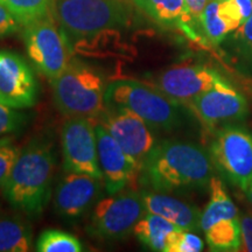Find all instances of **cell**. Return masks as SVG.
Wrapping results in <instances>:
<instances>
[{"instance_id": "6da1fadb", "label": "cell", "mask_w": 252, "mask_h": 252, "mask_svg": "<svg viewBox=\"0 0 252 252\" xmlns=\"http://www.w3.org/2000/svg\"><path fill=\"white\" fill-rule=\"evenodd\" d=\"M215 167L209 152L191 141H158L140 167L139 184L161 193L209 188Z\"/></svg>"}, {"instance_id": "7a4b0ae2", "label": "cell", "mask_w": 252, "mask_h": 252, "mask_svg": "<svg viewBox=\"0 0 252 252\" xmlns=\"http://www.w3.org/2000/svg\"><path fill=\"white\" fill-rule=\"evenodd\" d=\"M56 156L50 141L32 139L20 151L2 186V196L9 206L30 217L43 213L52 196Z\"/></svg>"}, {"instance_id": "3957f363", "label": "cell", "mask_w": 252, "mask_h": 252, "mask_svg": "<svg viewBox=\"0 0 252 252\" xmlns=\"http://www.w3.org/2000/svg\"><path fill=\"white\" fill-rule=\"evenodd\" d=\"M105 108L130 110L156 132L176 131L186 123L184 104L169 98L151 83L138 80L123 78L109 83Z\"/></svg>"}, {"instance_id": "277c9868", "label": "cell", "mask_w": 252, "mask_h": 252, "mask_svg": "<svg viewBox=\"0 0 252 252\" xmlns=\"http://www.w3.org/2000/svg\"><path fill=\"white\" fill-rule=\"evenodd\" d=\"M50 86L56 108L68 118L96 122L105 110V77L87 63L71 60L62 74L50 81Z\"/></svg>"}, {"instance_id": "5b68a950", "label": "cell", "mask_w": 252, "mask_h": 252, "mask_svg": "<svg viewBox=\"0 0 252 252\" xmlns=\"http://www.w3.org/2000/svg\"><path fill=\"white\" fill-rule=\"evenodd\" d=\"M53 14L68 39H81L126 27L131 9L123 0H55Z\"/></svg>"}, {"instance_id": "8992f818", "label": "cell", "mask_w": 252, "mask_h": 252, "mask_svg": "<svg viewBox=\"0 0 252 252\" xmlns=\"http://www.w3.org/2000/svg\"><path fill=\"white\" fill-rule=\"evenodd\" d=\"M208 152L215 171L229 184L244 190L252 181V130L226 124L214 131Z\"/></svg>"}, {"instance_id": "52a82bcc", "label": "cell", "mask_w": 252, "mask_h": 252, "mask_svg": "<svg viewBox=\"0 0 252 252\" xmlns=\"http://www.w3.org/2000/svg\"><path fill=\"white\" fill-rule=\"evenodd\" d=\"M201 230L212 251H239L241 216L220 176L214 175L209 184V201L201 216Z\"/></svg>"}, {"instance_id": "ba28073f", "label": "cell", "mask_w": 252, "mask_h": 252, "mask_svg": "<svg viewBox=\"0 0 252 252\" xmlns=\"http://www.w3.org/2000/svg\"><path fill=\"white\" fill-rule=\"evenodd\" d=\"M146 213L141 191L125 188L97 201L87 231L98 239L118 241L133 232Z\"/></svg>"}, {"instance_id": "9c48e42d", "label": "cell", "mask_w": 252, "mask_h": 252, "mask_svg": "<svg viewBox=\"0 0 252 252\" xmlns=\"http://www.w3.org/2000/svg\"><path fill=\"white\" fill-rule=\"evenodd\" d=\"M24 41L32 63L49 81L61 75L71 61L70 42L52 13L25 25Z\"/></svg>"}, {"instance_id": "30bf717a", "label": "cell", "mask_w": 252, "mask_h": 252, "mask_svg": "<svg viewBox=\"0 0 252 252\" xmlns=\"http://www.w3.org/2000/svg\"><path fill=\"white\" fill-rule=\"evenodd\" d=\"M187 108L204 126L212 130L243 122L250 115L248 99L230 81L217 84L201 94L188 104Z\"/></svg>"}, {"instance_id": "8fae6325", "label": "cell", "mask_w": 252, "mask_h": 252, "mask_svg": "<svg viewBox=\"0 0 252 252\" xmlns=\"http://www.w3.org/2000/svg\"><path fill=\"white\" fill-rule=\"evenodd\" d=\"M61 141L65 172L103 179L94 121L88 118H68L62 127Z\"/></svg>"}, {"instance_id": "7c38bea8", "label": "cell", "mask_w": 252, "mask_h": 252, "mask_svg": "<svg viewBox=\"0 0 252 252\" xmlns=\"http://www.w3.org/2000/svg\"><path fill=\"white\" fill-rule=\"evenodd\" d=\"M229 82L217 69L207 64H179L166 69L154 78L152 86L169 98L188 104L220 83Z\"/></svg>"}, {"instance_id": "4fadbf2b", "label": "cell", "mask_w": 252, "mask_h": 252, "mask_svg": "<svg viewBox=\"0 0 252 252\" xmlns=\"http://www.w3.org/2000/svg\"><path fill=\"white\" fill-rule=\"evenodd\" d=\"M98 123L140 167L159 141L154 133L156 131L130 110L105 108Z\"/></svg>"}, {"instance_id": "5bb4252c", "label": "cell", "mask_w": 252, "mask_h": 252, "mask_svg": "<svg viewBox=\"0 0 252 252\" xmlns=\"http://www.w3.org/2000/svg\"><path fill=\"white\" fill-rule=\"evenodd\" d=\"M33 69L18 53L0 49V104L14 110L28 109L37 100Z\"/></svg>"}, {"instance_id": "9a60e30c", "label": "cell", "mask_w": 252, "mask_h": 252, "mask_svg": "<svg viewBox=\"0 0 252 252\" xmlns=\"http://www.w3.org/2000/svg\"><path fill=\"white\" fill-rule=\"evenodd\" d=\"M94 131L104 188L109 194L118 193L139 179L140 166L119 146L100 123L94 122Z\"/></svg>"}, {"instance_id": "2e32d148", "label": "cell", "mask_w": 252, "mask_h": 252, "mask_svg": "<svg viewBox=\"0 0 252 252\" xmlns=\"http://www.w3.org/2000/svg\"><path fill=\"white\" fill-rule=\"evenodd\" d=\"M103 186V179L67 172L55 189L54 207L56 213L69 220L80 219L99 200Z\"/></svg>"}, {"instance_id": "e0dca14e", "label": "cell", "mask_w": 252, "mask_h": 252, "mask_svg": "<svg viewBox=\"0 0 252 252\" xmlns=\"http://www.w3.org/2000/svg\"><path fill=\"white\" fill-rule=\"evenodd\" d=\"M141 196L147 213L157 214L186 231L197 232L201 230L202 212L196 206L179 200L168 193L141 190Z\"/></svg>"}, {"instance_id": "ac0fdd59", "label": "cell", "mask_w": 252, "mask_h": 252, "mask_svg": "<svg viewBox=\"0 0 252 252\" xmlns=\"http://www.w3.org/2000/svg\"><path fill=\"white\" fill-rule=\"evenodd\" d=\"M141 11L165 27L179 28L190 40L204 41L200 24L195 21L185 0H133ZM206 42V41H204Z\"/></svg>"}, {"instance_id": "d6986e66", "label": "cell", "mask_w": 252, "mask_h": 252, "mask_svg": "<svg viewBox=\"0 0 252 252\" xmlns=\"http://www.w3.org/2000/svg\"><path fill=\"white\" fill-rule=\"evenodd\" d=\"M180 228L157 214L146 213L138 220L133 234L144 247L152 251L168 252Z\"/></svg>"}, {"instance_id": "ffe728a7", "label": "cell", "mask_w": 252, "mask_h": 252, "mask_svg": "<svg viewBox=\"0 0 252 252\" xmlns=\"http://www.w3.org/2000/svg\"><path fill=\"white\" fill-rule=\"evenodd\" d=\"M33 249L30 223L13 214H0V252H28Z\"/></svg>"}, {"instance_id": "44dd1931", "label": "cell", "mask_w": 252, "mask_h": 252, "mask_svg": "<svg viewBox=\"0 0 252 252\" xmlns=\"http://www.w3.org/2000/svg\"><path fill=\"white\" fill-rule=\"evenodd\" d=\"M200 28L203 39L212 46H219L226 39L231 28L219 11V0H210L200 17Z\"/></svg>"}, {"instance_id": "7402d4cb", "label": "cell", "mask_w": 252, "mask_h": 252, "mask_svg": "<svg viewBox=\"0 0 252 252\" xmlns=\"http://www.w3.org/2000/svg\"><path fill=\"white\" fill-rule=\"evenodd\" d=\"M55 0H0L23 26L53 13Z\"/></svg>"}, {"instance_id": "603a6c76", "label": "cell", "mask_w": 252, "mask_h": 252, "mask_svg": "<svg viewBox=\"0 0 252 252\" xmlns=\"http://www.w3.org/2000/svg\"><path fill=\"white\" fill-rule=\"evenodd\" d=\"M36 251L39 252H80L83 245L76 236L60 230L48 229L41 232L36 241Z\"/></svg>"}, {"instance_id": "cb8c5ba5", "label": "cell", "mask_w": 252, "mask_h": 252, "mask_svg": "<svg viewBox=\"0 0 252 252\" xmlns=\"http://www.w3.org/2000/svg\"><path fill=\"white\" fill-rule=\"evenodd\" d=\"M230 45L242 69L252 74V14L234 32Z\"/></svg>"}, {"instance_id": "d4e9b609", "label": "cell", "mask_w": 252, "mask_h": 252, "mask_svg": "<svg viewBox=\"0 0 252 252\" xmlns=\"http://www.w3.org/2000/svg\"><path fill=\"white\" fill-rule=\"evenodd\" d=\"M20 151L12 138H0V189L7 180Z\"/></svg>"}, {"instance_id": "484cf974", "label": "cell", "mask_w": 252, "mask_h": 252, "mask_svg": "<svg viewBox=\"0 0 252 252\" xmlns=\"http://www.w3.org/2000/svg\"><path fill=\"white\" fill-rule=\"evenodd\" d=\"M204 248L202 238L193 231L180 230L173 239L168 252H200Z\"/></svg>"}, {"instance_id": "4316f807", "label": "cell", "mask_w": 252, "mask_h": 252, "mask_svg": "<svg viewBox=\"0 0 252 252\" xmlns=\"http://www.w3.org/2000/svg\"><path fill=\"white\" fill-rule=\"evenodd\" d=\"M25 115L18 112V110L0 104V135H5L18 131L23 127Z\"/></svg>"}, {"instance_id": "83f0119b", "label": "cell", "mask_w": 252, "mask_h": 252, "mask_svg": "<svg viewBox=\"0 0 252 252\" xmlns=\"http://www.w3.org/2000/svg\"><path fill=\"white\" fill-rule=\"evenodd\" d=\"M21 26L23 25L9 13L8 9L0 5V37H5L17 33Z\"/></svg>"}, {"instance_id": "f1b7e54d", "label": "cell", "mask_w": 252, "mask_h": 252, "mask_svg": "<svg viewBox=\"0 0 252 252\" xmlns=\"http://www.w3.org/2000/svg\"><path fill=\"white\" fill-rule=\"evenodd\" d=\"M239 251L252 252V214L241 216V248Z\"/></svg>"}, {"instance_id": "f546056e", "label": "cell", "mask_w": 252, "mask_h": 252, "mask_svg": "<svg viewBox=\"0 0 252 252\" xmlns=\"http://www.w3.org/2000/svg\"><path fill=\"white\" fill-rule=\"evenodd\" d=\"M209 1L210 0H185L186 5L189 9V13L198 24H200L201 14H202L204 7Z\"/></svg>"}, {"instance_id": "4dcf8cb0", "label": "cell", "mask_w": 252, "mask_h": 252, "mask_svg": "<svg viewBox=\"0 0 252 252\" xmlns=\"http://www.w3.org/2000/svg\"><path fill=\"white\" fill-rule=\"evenodd\" d=\"M241 11L243 23L252 14V0H235Z\"/></svg>"}, {"instance_id": "1f68e13d", "label": "cell", "mask_w": 252, "mask_h": 252, "mask_svg": "<svg viewBox=\"0 0 252 252\" xmlns=\"http://www.w3.org/2000/svg\"><path fill=\"white\" fill-rule=\"evenodd\" d=\"M243 191H244L245 196H247V198H248V201H249V202H250L251 207H252V181L248 185V187L245 188Z\"/></svg>"}, {"instance_id": "d6a6232c", "label": "cell", "mask_w": 252, "mask_h": 252, "mask_svg": "<svg viewBox=\"0 0 252 252\" xmlns=\"http://www.w3.org/2000/svg\"><path fill=\"white\" fill-rule=\"evenodd\" d=\"M123 1H126V0H123Z\"/></svg>"}]
</instances>
